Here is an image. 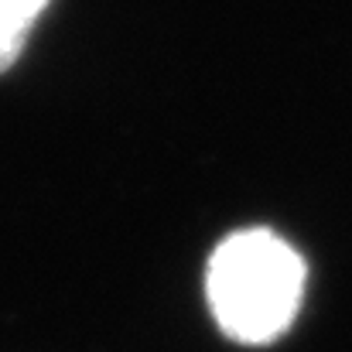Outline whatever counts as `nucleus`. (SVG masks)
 <instances>
[{"instance_id": "obj_1", "label": "nucleus", "mask_w": 352, "mask_h": 352, "mask_svg": "<svg viewBox=\"0 0 352 352\" xmlns=\"http://www.w3.org/2000/svg\"><path fill=\"white\" fill-rule=\"evenodd\" d=\"M206 294L219 329L243 346L274 342L298 315L305 263L270 230L226 236L206 270Z\"/></svg>"}, {"instance_id": "obj_2", "label": "nucleus", "mask_w": 352, "mask_h": 352, "mask_svg": "<svg viewBox=\"0 0 352 352\" xmlns=\"http://www.w3.org/2000/svg\"><path fill=\"white\" fill-rule=\"evenodd\" d=\"M48 0H0V69L17 55L31 21Z\"/></svg>"}]
</instances>
